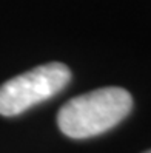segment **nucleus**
Instances as JSON below:
<instances>
[{"label": "nucleus", "mask_w": 151, "mask_h": 153, "mask_svg": "<svg viewBox=\"0 0 151 153\" xmlns=\"http://www.w3.org/2000/svg\"><path fill=\"white\" fill-rule=\"evenodd\" d=\"M131 108L133 96L125 88L103 87L63 104L57 114V125L68 138L86 139L116 127Z\"/></svg>", "instance_id": "f257e3e1"}, {"label": "nucleus", "mask_w": 151, "mask_h": 153, "mask_svg": "<svg viewBox=\"0 0 151 153\" xmlns=\"http://www.w3.org/2000/svg\"><path fill=\"white\" fill-rule=\"evenodd\" d=\"M71 80V70L49 62L22 73L0 85V114L17 116L60 93Z\"/></svg>", "instance_id": "f03ea898"}, {"label": "nucleus", "mask_w": 151, "mask_h": 153, "mask_svg": "<svg viewBox=\"0 0 151 153\" xmlns=\"http://www.w3.org/2000/svg\"><path fill=\"white\" fill-rule=\"evenodd\" d=\"M145 153H151V150H147V152H145Z\"/></svg>", "instance_id": "7ed1b4c3"}]
</instances>
